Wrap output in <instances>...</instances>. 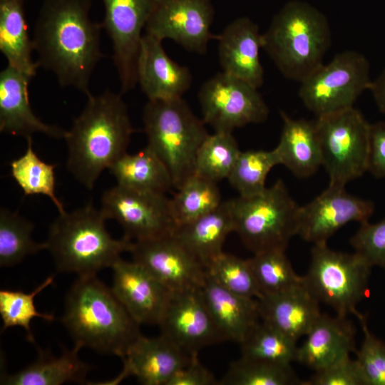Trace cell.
<instances>
[{
	"instance_id": "17",
	"label": "cell",
	"mask_w": 385,
	"mask_h": 385,
	"mask_svg": "<svg viewBox=\"0 0 385 385\" xmlns=\"http://www.w3.org/2000/svg\"><path fill=\"white\" fill-rule=\"evenodd\" d=\"M130 252L133 261L172 292L201 288L205 282V268L173 234L134 241Z\"/></svg>"
},
{
	"instance_id": "45",
	"label": "cell",
	"mask_w": 385,
	"mask_h": 385,
	"mask_svg": "<svg viewBox=\"0 0 385 385\" xmlns=\"http://www.w3.org/2000/svg\"><path fill=\"white\" fill-rule=\"evenodd\" d=\"M368 171L376 178H385V121L371 124Z\"/></svg>"
},
{
	"instance_id": "44",
	"label": "cell",
	"mask_w": 385,
	"mask_h": 385,
	"mask_svg": "<svg viewBox=\"0 0 385 385\" xmlns=\"http://www.w3.org/2000/svg\"><path fill=\"white\" fill-rule=\"evenodd\" d=\"M214 374L199 361L198 354H192L190 361L180 368L166 385H213L217 384Z\"/></svg>"
},
{
	"instance_id": "34",
	"label": "cell",
	"mask_w": 385,
	"mask_h": 385,
	"mask_svg": "<svg viewBox=\"0 0 385 385\" xmlns=\"http://www.w3.org/2000/svg\"><path fill=\"white\" fill-rule=\"evenodd\" d=\"M34 225L26 218L7 209L0 211V265L14 266L26 257L47 248L46 243L31 237Z\"/></svg>"
},
{
	"instance_id": "1",
	"label": "cell",
	"mask_w": 385,
	"mask_h": 385,
	"mask_svg": "<svg viewBox=\"0 0 385 385\" xmlns=\"http://www.w3.org/2000/svg\"><path fill=\"white\" fill-rule=\"evenodd\" d=\"M91 6V0H43L32 38L39 66L53 73L61 86L86 96L103 56L102 26L90 18Z\"/></svg>"
},
{
	"instance_id": "21",
	"label": "cell",
	"mask_w": 385,
	"mask_h": 385,
	"mask_svg": "<svg viewBox=\"0 0 385 385\" xmlns=\"http://www.w3.org/2000/svg\"><path fill=\"white\" fill-rule=\"evenodd\" d=\"M218 56L222 71L258 88L264 83L260 62L262 34L250 18L242 16L228 24L217 36Z\"/></svg>"
},
{
	"instance_id": "19",
	"label": "cell",
	"mask_w": 385,
	"mask_h": 385,
	"mask_svg": "<svg viewBox=\"0 0 385 385\" xmlns=\"http://www.w3.org/2000/svg\"><path fill=\"white\" fill-rule=\"evenodd\" d=\"M111 268V289L132 318L139 325H158L172 291L133 260L120 257Z\"/></svg>"
},
{
	"instance_id": "33",
	"label": "cell",
	"mask_w": 385,
	"mask_h": 385,
	"mask_svg": "<svg viewBox=\"0 0 385 385\" xmlns=\"http://www.w3.org/2000/svg\"><path fill=\"white\" fill-rule=\"evenodd\" d=\"M240 151L232 133L209 134L197 150L194 175L216 183L227 179Z\"/></svg>"
},
{
	"instance_id": "30",
	"label": "cell",
	"mask_w": 385,
	"mask_h": 385,
	"mask_svg": "<svg viewBox=\"0 0 385 385\" xmlns=\"http://www.w3.org/2000/svg\"><path fill=\"white\" fill-rule=\"evenodd\" d=\"M108 169L118 185L126 188L165 194L173 187L165 165L148 146L133 155L125 153Z\"/></svg>"
},
{
	"instance_id": "31",
	"label": "cell",
	"mask_w": 385,
	"mask_h": 385,
	"mask_svg": "<svg viewBox=\"0 0 385 385\" xmlns=\"http://www.w3.org/2000/svg\"><path fill=\"white\" fill-rule=\"evenodd\" d=\"M177 190L170 200L178 227L209 213L222 202L217 183L196 175L189 177Z\"/></svg>"
},
{
	"instance_id": "16",
	"label": "cell",
	"mask_w": 385,
	"mask_h": 385,
	"mask_svg": "<svg viewBox=\"0 0 385 385\" xmlns=\"http://www.w3.org/2000/svg\"><path fill=\"white\" fill-rule=\"evenodd\" d=\"M374 203L348 193L344 186L329 184L311 202L299 206L297 235L314 245L327 243L339 228L350 222H369Z\"/></svg>"
},
{
	"instance_id": "38",
	"label": "cell",
	"mask_w": 385,
	"mask_h": 385,
	"mask_svg": "<svg viewBox=\"0 0 385 385\" xmlns=\"http://www.w3.org/2000/svg\"><path fill=\"white\" fill-rule=\"evenodd\" d=\"M277 165H280V159L275 148L240 151L227 179L240 196H252L267 188V176Z\"/></svg>"
},
{
	"instance_id": "22",
	"label": "cell",
	"mask_w": 385,
	"mask_h": 385,
	"mask_svg": "<svg viewBox=\"0 0 385 385\" xmlns=\"http://www.w3.org/2000/svg\"><path fill=\"white\" fill-rule=\"evenodd\" d=\"M31 78L9 65L1 71L0 131L26 138L35 133L64 138L67 130L43 122L32 111L28 92Z\"/></svg>"
},
{
	"instance_id": "25",
	"label": "cell",
	"mask_w": 385,
	"mask_h": 385,
	"mask_svg": "<svg viewBox=\"0 0 385 385\" xmlns=\"http://www.w3.org/2000/svg\"><path fill=\"white\" fill-rule=\"evenodd\" d=\"M201 292L224 341L240 344L260 322L257 299L233 293L207 275Z\"/></svg>"
},
{
	"instance_id": "18",
	"label": "cell",
	"mask_w": 385,
	"mask_h": 385,
	"mask_svg": "<svg viewBox=\"0 0 385 385\" xmlns=\"http://www.w3.org/2000/svg\"><path fill=\"white\" fill-rule=\"evenodd\" d=\"M191 356L161 334L148 337L140 333L120 356L123 361L121 372L111 380L92 384L116 385L133 376L144 385H166Z\"/></svg>"
},
{
	"instance_id": "9",
	"label": "cell",
	"mask_w": 385,
	"mask_h": 385,
	"mask_svg": "<svg viewBox=\"0 0 385 385\" xmlns=\"http://www.w3.org/2000/svg\"><path fill=\"white\" fill-rule=\"evenodd\" d=\"M322 165L329 184L344 186L368 171L371 124L354 107L317 117Z\"/></svg>"
},
{
	"instance_id": "29",
	"label": "cell",
	"mask_w": 385,
	"mask_h": 385,
	"mask_svg": "<svg viewBox=\"0 0 385 385\" xmlns=\"http://www.w3.org/2000/svg\"><path fill=\"white\" fill-rule=\"evenodd\" d=\"M25 0H0V51L8 65L33 78L39 67L34 61L24 11Z\"/></svg>"
},
{
	"instance_id": "8",
	"label": "cell",
	"mask_w": 385,
	"mask_h": 385,
	"mask_svg": "<svg viewBox=\"0 0 385 385\" xmlns=\"http://www.w3.org/2000/svg\"><path fill=\"white\" fill-rule=\"evenodd\" d=\"M371 267L355 252L336 251L327 243L314 245L304 284L319 303L330 306L336 314L356 316V306L368 292Z\"/></svg>"
},
{
	"instance_id": "15",
	"label": "cell",
	"mask_w": 385,
	"mask_h": 385,
	"mask_svg": "<svg viewBox=\"0 0 385 385\" xmlns=\"http://www.w3.org/2000/svg\"><path fill=\"white\" fill-rule=\"evenodd\" d=\"M158 326L161 334L189 355L224 341L201 288L171 292Z\"/></svg>"
},
{
	"instance_id": "32",
	"label": "cell",
	"mask_w": 385,
	"mask_h": 385,
	"mask_svg": "<svg viewBox=\"0 0 385 385\" xmlns=\"http://www.w3.org/2000/svg\"><path fill=\"white\" fill-rule=\"evenodd\" d=\"M27 148L21 156L10 163L11 175L24 195H43L48 197L59 213H63V203L56 195L55 168L36 155L33 148L32 138H26Z\"/></svg>"
},
{
	"instance_id": "39",
	"label": "cell",
	"mask_w": 385,
	"mask_h": 385,
	"mask_svg": "<svg viewBox=\"0 0 385 385\" xmlns=\"http://www.w3.org/2000/svg\"><path fill=\"white\" fill-rule=\"evenodd\" d=\"M54 276H48L31 292L21 290H0V315L3 326L1 331L14 327H21L26 332L27 339L35 343L31 328V322L34 317H40L51 322L55 319L52 314L41 313L37 311L34 298L41 292L53 284Z\"/></svg>"
},
{
	"instance_id": "14",
	"label": "cell",
	"mask_w": 385,
	"mask_h": 385,
	"mask_svg": "<svg viewBox=\"0 0 385 385\" xmlns=\"http://www.w3.org/2000/svg\"><path fill=\"white\" fill-rule=\"evenodd\" d=\"M214 16L211 0H155L145 34L162 41L171 39L188 51L205 54L208 43L217 39L210 31Z\"/></svg>"
},
{
	"instance_id": "42",
	"label": "cell",
	"mask_w": 385,
	"mask_h": 385,
	"mask_svg": "<svg viewBox=\"0 0 385 385\" xmlns=\"http://www.w3.org/2000/svg\"><path fill=\"white\" fill-rule=\"evenodd\" d=\"M350 242L355 252L371 267L376 265L385 270V217L376 223L361 224Z\"/></svg>"
},
{
	"instance_id": "26",
	"label": "cell",
	"mask_w": 385,
	"mask_h": 385,
	"mask_svg": "<svg viewBox=\"0 0 385 385\" xmlns=\"http://www.w3.org/2000/svg\"><path fill=\"white\" fill-rule=\"evenodd\" d=\"M234 230L232 200H229L209 213L178 226L173 235L206 268L223 252L224 242Z\"/></svg>"
},
{
	"instance_id": "23",
	"label": "cell",
	"mask_w": 385,
	"mask_h": 385,
	"mask_svg": "<svg viewBox=\"0 0 385 385\" xmlns=\"http://www.w3.org/2000/svg\"><path fill=\"white\" fill-rule=\"evenodd\" d=\"M355 332L347 317L322 313L298 347L297 361L317 371L350 356L356 352Z\"/></svg>"
},
{
	"instance_id": "3",
	"label": "cell",
	"mask_w": 385,
	"mask_h": 385,
	"mask_svg": "<svg viewBox=\"0 0 385 385\" xmlns=\"http://www.w3.org/2000/svg\"><path fill=\"white\" fill-rule=\"evenodd\" d=\"M61 322L74 346L119 357L140 333L139 324L96 276L78 277L65 299Z\"/></svg>"
},
{
	"instance_id": "7",
	"label": "cell",
	"mask_w": 385,
	"mask_h": 385,
	"mask_svg": "<svg viewBox=\"0 0 385 385\" xmlns=\"http://www.w3.org/2000/svg\"><path fill=\"white\" fill-rule=\"evenodd\" d=\"M231 200L234 232L253 254L285 250L297 235L299 206L282 180L259 194Z\"/></svg>"
},
{
	"instance_id": "20",
	"label": "cell",
	"mask_w": 385,
	"mask_h": 385,
	"mask_svg": "<svg viewBox=\"0 0 385 385\" xmlns=\"http://www.w3.org/2000/svg\"><path fill=\"white\" fill-rule=\"evenodd\" d=\"M137 80L148 100L183 98L190 88L192 76L190 69L171 59L162 41L143 34L137 63Z\"/></svg>"
},
{
	"instance_id": "4",
	"label": "cell",
	"mask_w": 385,
	"mask_h": 385,
	"mask_svg": "<svg viewBox=\"0 0 385 385\" xmlns=\"http://www.w3.org/2000/svg\"><path fill=\"white\" fill-rule=\"evenodd\" d=\"M101 210L91 202L71 212L59 213L51 223L46 242L59 272L78 277L96 276L111 267L133 242L123 237L113 238L107 231Z\"/></svg>"
},
{
	"instance_id": "37",
	"label": "cell",
	"mask_w": 385,
	"mask_h": 385,
	"mask_svg": "<svg viewBox=\"0 0 385 385\" xmlns=\"http://www.w3.org/2000/svg\"><path fill=\"white\" fill-rule=\"evenodd\" d=\"M284 252L272 250L248 259L262 296L282 293L304 283L303 277L295 273Z\"/></svg>"
},
{
	"instance_id": "5",
	"label": "cell",
	"mask_w": 385,
	"mask_h": 385,
	"mask_svg": "<svg viewBox=\"0 0 385 385\" xmlns=\"http://www.w3.org/2000/svg\"><path fill=\"white\" fill-rule=\"evenodd\" d=\"M262 42L280 73L300 83L323 64L332 31L322 12L307 2L292 0L273 16Z\"/></svg>"
},
{
	"instance_id": "36",
	"label": "cell",
	"mask_w": 385,
	"mask_h": 385,
	"mask_svg": "<svg viewBox=\"0 0 385 385\" xmlns=\"http://www.w3.org/2000/svg\"><path fill=\"white\" fill-rule=\"evenodd\" d=\"M221 385L302 384L291 365L241 357L232 361L219 381Z\"/></svg>"
},
{
	"instance_id": "12",
	"label": "cell",
	"mask_w": 385,
	"mask_h": 385,
	"mask_svg": "<svg viewBox=\"0 0 385 385\" xmlns=\"http://www.w3.org/2000/svg\"><path fill=\"white\" fill-rule=\"evenodd\" d=\"M101 210L107 220H115L123 229L124 237L131 240L172 235L178 227L170 200L164 193L117 184L103 192Z\"/></svg>"
},
{
	"instance_id": "13",
	"label": "cell",
	"mask_w": 385,
	"mask_h": 385,
	"mask_svg": "<svg viewBox=\"0 0 385 385\" xmlns=\"http://www.w3.org/2000/svg\"><path fill=\"white\" fill-rule=\"evenodd\" d=\"M104 18L101 26L111 42L113 61L120 82V93L138 83L137 63L142 31L150 17L155 0H102Z\"/></svg>"
},
{
	"instance_id": "35",
	"label": "cell",
	"mask_w": 385,
	"mask_h": 385,
	"mask_svg": "<svg viewBox=\"0 0 385 385\" xmlns=\"http://www.w3.org/2000/svg\"><path fill=\"white\" fill-rule=\"evenodd\" d=\"M240 346L242 356L286 365L297 361V341L265 321L257 324Z\"/></svg>"
},
{
	"instance_id": "41",
	"label": "cell",
	"mask_w": 385,
	"mask_h": 385,
	"mask_svg": "<svg viewBox=\"0 0 385 385\" xmlns=\"http://www.w3.org/2000/svg\"><path fill=\"white\" fill-rule=\"evenodd\" d=\"M356 317L364 333L361 346L359 351H356V360L367 385H385V342L369 331L363 314L359 312Z\"/></svg>"
},
{
	"instance_id": "40",
	"label": "cell",
	"mask_w": 385,
	"mask_h": 385,
	"mask_svg": "<svg viewBox=\"0 0 385 385\" xmlns=\"http://www.w3.org/2000/svg\"><path fill=\"white\" fill-rule=\"evenodd\" d=\"M205 271L209 277L233 293L255 299L262 297L248 260L223 252Z\"/></svg>"
},
{
	"instance_id": "6",
	"label": "cell",
	"mask_w": 385,
	"mask_h": 385,
	"mask_svg": "<svg viewBox=\"0 0 385 385\" xmlns=\"http://www.w3.org/2000/svg\"><path fill=\"white\" fill-rule=\"evenodd\" d=\"M148 145L161 159L178 189L194 175L197 150L209 135L183 98L148 100L143 111Z\"/></svg>"
},
{
	"instance_id": "11",
	"label": "cell",
	"mask_w": 385,
	"mask_h": 385,
	"mask_svg": "<svg viewBox=\"0 0 385 385\" xmlns=\"http://www.w3.org/2000/svg\"><path fill=\"white\" fill-rule=\"evenodd\" d=\"M202 120L215 132L234 129L267 120L268 106L251 84L221 72L207 80L198 92Z\"/></svg>"
},
{
	"instance_id": "10",
	"label": "cell",
	"mask_w": 385,
	"mask_h": 385,
	"mask_svg": "<svg viewBox=\"0 0 385 385\" xmlns=\"http://www.w3.org/2000/svg\"><path fill=\"white\" fill-rule=\"evenodd\" d=\"M370 63L362 53L346 50L322 64L302 82L299 96L317 117L353 107L366 90L369 89Z\"/></svg>"
},
{
	"instance_id": "27",
	"label": "cell",
	"mask_w": 385,
	"mask_h": 385,
	"mask_svg": "<svg viewBox=\"0 0 385 385\" xmlns=\"http://www.w3.org/2000/svg\"><path fill=\"white\" fill-rule=\"evenodd\" d=\"M283 125L275 148L284 165L295 176L307 178L322 165L321 148L315 121L294 119L280 112Z\"/></svg>"
},
{
	"instance_id": "24",
	"label": "cell",
	"mask_w": 385,
	"mask_h": 385,
	"mask_svg": "<svg viewBox=\"0 0 385 385\" xmlns=\"http://www.w3.org/2000/svg\"><path fill=\"white\" fill-rule=\"evenodd\" d=\"M257 299L260 320L274 326L295 341L307 335L322 314L319 301L304 283Z\"/></svg>"
},
{
	"instance_id": "2",
	"label": "cell",
	"mask_w": 385,
	"mask_h": 385,
	"mask_svg": "<svg viewBox=\"0 0 385 385\" xmlns=\"http://www.w3.org/2000/svg\"><path fill=\"white\" fill-rule=\"evenodd\" d=\"M87 98L64 139L68 170L91 190L101 173L126 153L133 129L121 93L106 90Z\"/></svg>"
},
{
	"instance_id": "28",
	"label": "cell",
	"mask_w": 385,
	"mask_h": 385,
	"mask_svg": "<svg viewBox=\"0 0 385 385\" xmlns=\"http://www.w3.org/2000/svg\"><path fill=\"white\" fill-rule=\"evenodd\" d=\"M81 349H63L60 356L38 349L37 359L31 364L13 374H4L1 384L61 385L67 382L86 384L91 366L78 356Z\"/></svg>"
},
{
	"instance_id": "43",
	"label": "cell",
	"mask_w": 385,
	"mask_h": 385,
	"mask_svg": "<svg viewBox=\"0 0 385 385\" xmlns=\"http://www.w3.org/2000/svg\"><path fill=\"white\" fill-rule=\"evenodd\" d=\"M302 385H367L357 361L350 356L314 371Z\"/></svg>"
},
{
	"instance_id": "46",
	"label": "cell",
	"mask_w": 385,
	"mask_h": 385,
	"mask_svg": "<svg viewBox=\"0 0 385 385\" xmlns=\"http://www.w3.org/2000/svg\"><path fill=\"white\" fill-rule=\"evenodd\" d=\"M381 113L385 114V67L380 75L371 81L369 89Z\"/></svg>"
}]
</instances>
